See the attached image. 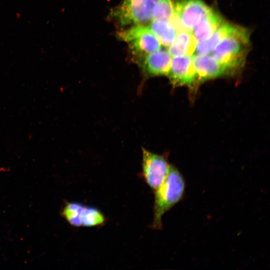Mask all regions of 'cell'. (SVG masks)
I'll return each mask as SVG.
<instances>
[{"instance_id":"obj_1","label":"cell","mask_w":270,"mask_h":270,"mask_svg":"<svg viewBox=\"0 0 270 270\" xmlns=\"http://www.w3.org/2000/svg\"><path fill=\"white\" fill-rule=\"evenodd\" d=\"M186 182L180 171L170 166L168 172L162 184L154 192V218L152 228H162V218L183 198L186 192Z\"/></svg>"},{"instance_id":"obj_2","label":"cell","mask_w":270,"mask_h":270,"mask_svg":"<svg viewBox=\"0 0 270 270\" xmlns=\"http://www.w3.org/2000/svg\"><path fill=\"white\" fill-rule=\"evenodd\" d=\"M250 33L236 26L209 54L230 70L242 66L250 47Z\"/></svg>"},{"instance_id":"obj_3","label":"cell","mask_w":270,"mask_h":270,"mask_svg":"<svg viewBox=\"0 0 270 270\" xmlns=\"http://www.w3.org/2000/svg\"><path fill=\"white\" fill-rule=\"evenodd\" d=\"M158 0H122L110 10L108 18L120 28L134 25H148Z\"/></svg>"},{"instance_id":"obj_4","label":"cell","mask_w":270,"mask_h":270,"mask_svg":"<svg viewBox=\"0 0 270 270\" xmlns=\"http://www.w3.org/2000/svg\"><path fill=\"white\" fill-rule=\"evenodd\" d=\"M117 38L128 45L134 62L161 48V44L147 25H134L120 30Z\"/></svg>"},{"instance_id":"obj_5","label":"cell","mask_w":270,"mask_h":270,"mask_svg":"<svg viewBox=\"0 0 270 270\" xmlns=\"http://www.w3.org/2000/svg\"><path fill=\"white\" fill-rule=\"evenodd\" d=\"M62 214L66 220L74 226H100L106 222L104 216L99 210L76 202L66 203Z\"/></svg>"},{"instance_id":"obj_6","label":"cell","mask_w":270,"mask_h":270,"mask_svg":"<svg viewBox=\"0 0 270 270\" xmlns=\"http://www.w3.org/2000/svg\"><path fill=\"white\" fill-rule=\"evenodd\" d=\"M142 176L146 184L154 190L163 182L169 171L170 165L166 159L142 148Z\"/></svg>"},{"instance_id":"obj_7","label":"cell","mask_w":270,"mask_h":270,"mask_svg":"<svg viewBox=\"0 0 270 270\" xmlns=\"http://www.w3.org/2000/svg\"><path fill=\"white\" fill-rule=\"evenodd\" d=\"M173 6L182 25L190 32L212 10L202 0H178Z\"/></svg>"},{"instance_id":"obj_8","label":"cell","mask_w":270,"mask_h":270,"mask_svg":"<svg viewBox=\"0 0 270 270\" xmlns=\"http://www.w3.org/2000/svg\"><path fill=\"white\" fill-rule=\"evenodd\" d=\"M172 56L168 52L161 48L149 54L134 62L139 66L144 78L168 76Z\"/></svg>"},{"instance_id":"obj_9","label":"cell","mask_w":270,"mask_h":270,"mask_svg":"<svg viewBox=\"0 0 270 270\" xmlns=\"http://www.w3.org/2000/svg\"><path fill=\"white\" fill-rule=\"evenodd\" d=\"M167 76L174 86L191 85L197 80L192 56L172 57Z\"/></svg>"},{"instance_id":"obj_10","label":"cell","mask_w":270,"mask_h":270,"mask_svg":"<svg viewBox=\"0 0 270 270\" xmlns=\"http://www.w3.org/2000/svg\"><path fill=\"white\" fill-rule=\"evenodd\" d=\"M197 79L204 80L230 72L224 65L210 54L192 55Z\"/></svg>"},{"instance_id":"obj_11","label":"cell","mask_w":270,"mask_h":270,"mask_svg":"<svg viewBox=\"0 0 270 270\" xmlns=\"http://www.w3.org/2000/svg\"><path fill=\"white\" fill-rule=\"evenodd\" d=\"M197 42L192 32L187 30L178 31L168 52L172 57L182 56H192Z\"/></svg>"},{"instance_id":"obj_12","label":"cell","mask_w":270,"mask_h":270,"mask_svg":"<svg viewBox=\"0 0 270 270\" xmlns=\"http://www.w3.org/2000/svg\"><path fill=\"white\" fill-rule=\"evenodd\" d=\"M225 21L213 10L190 32L197 43L208 38Z\"/></svg>"},{"instance_id":"obj_13","label":"cell","mask_w":270,"mask_h":270,"mask_svg":"<svg viewBox=\"0 0 270 270\" xmlns=\"http://www.w3.org/2000/svg\"><path fill=\"white\" fill-rule=\"evenodd\" d=\"M236 26L224 22L208 38L197 43L193 55L210 54L221 40L234 30Z\"/></svg>"},{"instance_id":"obj_14","label":"cell","mask_w":270,"mask_h":270,"mask_svg":"<svg viewBox=\"0 0 270 270\" xmlns=\"http://www.w3.org/2000/svg\"><path fill=\"white\" fill-rule=\"evenodd\" d=\"M147 26L161 44L168 48L172 44L177 32L168 21L152 20Z\"/></svg>"},{"instance_id":"obj_15","label":"cell","mask_w":270,"mask_h":270,"mask_svg":"<svg viewBox=\"0 0 270 270\" xmlns=\"http://www.w3.org/2000/svg\"><path fill=\"white\" fill-rule=\"evenodd\" d=\"M174 13L171 0H158L152 13V20L170 21Z\"/></svg>"}]
</instances>
